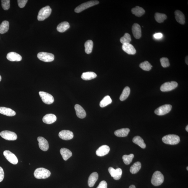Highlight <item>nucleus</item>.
<instances>
[{"label": "nucleus", "instance_id": "f257e3e1", "mask_svg": "<svg viewBox=\"0 0 188 188\" xmlns=\"http://www.w3.org/2000/svg\"><path fill=\"white\" fill-rule=\"evenodd\" d=\"M51 172L49 170L43 168L37 169L34 172V177L38 179H45L50 177Z\"/></svg>", "mask_w": 188, "mask_h": 188}, {"label": "nucleus", "instance_id": "f03ea898", "mask_svg": "<svg viewBox=\"0 0 188 188\" xmlns=\"http://www.w3.org/2000/svg\"><path fill=\"white\" fill-rule=\"evenodd\" d=\"M162 141L164 143L171 145H177L179 143V136L175 135H169L164 136Z\"/></svg>", "mask_w": 188, "mask_h": 188}, {"label": "nucleus", "instance_id": "7ed1b4c3", "mask_svg": "<svg viewBox=\"0 0 188 188\" xmlns=\"http://www.w3.org/2000/svg\"><path fill=\"white\" fill-rule=\"evenodd\" d=\"M164 181V177L161 172L157 171L153 174L151 179V183L154 186L161 185Z\"/></svg>", "mask_w": 188, "mask_h": 188}, {"label": "nucleus", "instance_id": "20e7f679", "mask_svg": "<svg viewBox=\"0 0 188 188\" xmlns=\"http://www.w3.org/2000/svg\"><path fill=\"white\" fill-rule=\"evenodd\" d=\"M52 9L49 6L42 8L40 9L37 16L38 21H42L48 18L51 14Z\"/></svg>", "mask_w": 188, "mask_h": 188}, {"label": "nucleus", "instance_id": "39448f33", "mask_svg": "<svg viewBox=\"0 0 188 188\" xmlns=\"http://www.w3.org/2000/svg\"><path fill=\"white\" fill-rule=\"evenodd\" d=\"M99 3V1H91L87 2L81 4V5L78 6L75 9V11L76 13H79L82 11L85 10L90 7L93 6L98 4Z\"/></svg>", "mask_w": 188, "mask_h": 188}, {"label": "nucleus", "instance_id": "423d86ee", "mask_svg": "<svg viewBox=\"0 0 188 188\" xmlns=\"http://www.w3.org/2000/svg\"><path fill=\"white\" fill-rule=\"evenodd\" d=\"M172 106L171 105L166 104L158 107L154 111L155 114L158 116H162L169 113L171 110Z\"/></svg>", "mask_w": 188, "mask_h": 188}, {"label": "nucleus", "instance_id": "0eeeda50", "mask_svg": "<svg viewBox=\"0 0 188 188\" xmlns=\"http://www.w3.org/2000/svg\"><path fill=\"white\" fill-rule=\"evenodd\" d=\"M38 59L45 62H50L54 60L55 56L52 54L45 52H41L37 54Z\"/></svg>", "mask_w": 188, "mask_h": 188}, {"label": "nucleus", "instance_id": "6e6552de", "mask_svg": "<svg viewBox=\"0 0 188 188\" xmlns=\"http://www.w3.org/2000/svg\"><path fill=\"white\" fill-rule=\"evenodd\" d=\"M39 94L42 101L46 104L50 105L54 101V98L52 95L43 91H40Z\"/></svg>", "mask_w": 188, "mask_h": 188}, {"label": "nucleus", "instance_id": "1a4fd4ad", "mask_svg": "<svg viewBox=\"0 0 188 188\" xmlns=\"http://www.w3.org/2000/svg\"><path fill=\"white\" fill-rule=\"evenodd\" d=\"M177 82L171 81L166 82L161 86L160 90L162 92H168L172 90L177 87Z\"/></svg>", "mask_w": 188, "mask_h": 188}, {"label": "nucleus", "instance_id": "9d476101", "mask_svg": "<svg viewBox=\"0 0 188 188\" xmlns=\"http://www.w3.org/2000/svg\"><path fill=\"white\" fill-rule=\"evenodd\" d=\"M0 136L3 138L7 141H14L17 139V134L14 132L9 131H3L0 133Z\"/></svg>", "mask_w": 188, "mask_h": 188}, {"label": "nucleus", "instance_id": "9b49d317", "mask_svg": "<svg viewBox=\"0 0 188 188\" xmlns=\"http://www.w3.org/2000/svg\"><path fill=\"white\" fill-rule=\"evenodd\" d=\"M3 154L6 159L11 164H18V158L14 154L10 151L6 150L4 151Z\"/></svg>", "mask_w": 188, "mask_h": 188}, {"label": "nucleus", "instance_id": "f8f14e48", "mask_svg": "<svg viewBox=\"0 0 188 188\" xmlns=\"http://www.w3.org/2000/svg\"><path fill=\"white\" fill-rule=\"evenodd\" d=\"M109 174L114 179L116 180H119L122 177V171L120 168L115 169L114 168L110 167L108 168Z\"/></svg>", "mask_w": 188, "mask_h": 188}, {"label": "nucleus", "instance_id": "ddd939ff", "mask_svg": "<svg viewBox=\"0 0 188 188\" xmlns=\"http://www.w3.org/2000/svg\"><path fill=\"white\" fill-rule=\"evenodd\" d=\"M59 136L62 139L68 141L73 138L74 134L70 130H63L59 132Z\"/></svg>", "mask_w": 188, "mask_h": 188}, {"label": "nucleus", "instance_id": "4468645a", "mask_svg": "<svg viewBox=\"0 0 188 188\" xmlns=\"http://www.w3.org/2000/svg\"><path fill=\"white\" fill-rule=\"evenodd\" d=\"M37 140L39 142L38 145L40 149L44 151L48 150L49 144L47 140L43 137H39L37 138Z\"/></svg>", "mask_w": 188, "mask_h": 188}, {"label": "nucleus", "instance_id": "2eb2a0df", "mask_svg": "<svg viewBox=\"0 0 188 188\" xmlns=\"http://www.w3.org/2000/svg\"><path fill=\"white\" fill-rule=\"evenodd\" d=\"M122 50L126 53L130 55L135 54L136 51L133 46L130 43L123 44L122 46Z\"/></svg>", "mask_w": 188, "mask_h": 188}, {"label": "nucleus", "instance_id": "dca6fc26", "mask_svg": "<svg viewBox=\"0 0 188 188\" xmlns=\"http://www.w3.org/2000/svg\"><path fill=\"white\" fill-rule=\"evenodd\" d=\"M132 32L136 39H139L141 36V27L139 24L135 23L132 27Z\"/></svg>", "mask_w": 188, "mask_h": 188}, {"label": "nucleus", "instance_id": "f3484780", "mask_svg": "<svg viewBox=\"0 0 188 188\" xmlns=\"http://www.w3.org/2000/svg\"><path fill=\"white\" fill-rule=\"evenodd\" d=\"M110 149V148L108 146L103 145L99 148L96 151V153L98 156H104L108 154Z\"/></svg>", "mask_w": 188, "mask_h": 188}, {"label": "nucleus", "instance_id": "a211bd4d", "mask_svg": "<svg viewBox=\"0 0 188 188\" xmlns=\"http://www.w3.org/2000/svg\"><path fill=\"white\" fill-rule=\"evenodd\" d=\"M57 119V117L55 115L52 114H47L44 116L43 121L46 124H50L56 121Z\"/></svg>", "mask_w": 188, "mask_h": 188}, {"label": "nucleus", "instance_id": "6ab92c4d", "mask_svg": "<svg viewBox=\"0 0 188 188\" xmlns=\"http://www.w3.org/2000/svg\"><path fill=\"white\" fill-rule=\"evenodd\" d=\"M75 109L76 111L77 116L80 118H83L86 116V113L84 109L79 105L76 104L75 105Z\"/></svg>", "mask_w": 188, "mask_h": 188}, {"label": "nucleus", "instance_id": "aec40b11", "mask_svg": "<svg viewBox=\"0 0 188 188\" xmlns=\"http://www.w3.org/2000/svg\"><path fill=\"white\" fill-rule=\"evenodd\" d=\"M7 59L11 61H20L22 60V57L18 53L11 52L7 54Z\"/></svg>", "mask_w": 188, "mask_h": 188}, {"label": "nucleus", "instance_id": "412c9836", "mask_svg": "<svg viewBox=\"0 0 188 188\" xmlns=\"http://www.w3.org/2000/svg\"><path fill=\"white\" fill-rule=\"evenodd\" d=\"M0 114L8 116H13L16 115V113L11 108L1 107H0Z\"/></svg>", "mask_w": 188, "mask_h": 188}, {"label": "nucleus", "instance_id": "4be33fe9", "mask_svg": "<svg viewBox=\"0 0 188 188\" xmlns=\"http://www.w3.org/2000/svg\"><path fill=\"white\" fill-rule=\"evenodd\" d=\"M98 178V174L97 172H94L90 176L88 179V184L90 187H93L95 185Z\"/></svg>", "mask_w": 188, "mask_h": 188}, {"label": "nucleus", "instance_id": "5701e85b", "mask_svg": "<svg viewBox=\"0 0 188 188\" xmlns=\"http://www.w3.org/2000/svg\"><path fill=\"white\" fill-rule=\"evenodd\" d=\"M174 14H175V19L177 22L182 24H185V16L181 11L176 10L174 12Z\"/></svg>", "mask_w": 188, "mask_h": 188}, {"label": "nucleus", "instance_id": "b1692460", "mask_svg": "<svg viewBox=\"0 0 188 188\" xmlns=\"http://www.w3.org/2000/svg\"><path fill=\"white\" fill-rule=\"evenodd\" d=\"M130 131L129 128H123L116 130L114 132V134L115 135L118 137H126L128 135Z\"/></svg>", "mask_w": 188, "mask_h": 188}, {"label": "nucleus", "instance_id": "393cba45", "mask_svg": "<svg viewBox=\"0 0 188 188\" xmlns=\"http://www.w3.org/2000/svg\"><path fill=\"white\" fill-rule=\"evenodd\" d=\"M60 154L63 159L65 161H67L72 156V153L69 149L63 148L60 150Z\"/></svg>", "mask_w": 188, "mask_h": 188}, {"label": "nucleus", "instance_id": "a878e982", "mask_svg": "<svg viewBox=\"0 0 188 188\" xmlns=\"http://www.w3.org/2000/svg\"><path fill=\"white\" fill-rule=\"evenodd\" d=\"M97 74L93 72H87L83 73L81 78L84 80H93L96 77Z\"/></svg>", "mask_w": 188, "mask_h": 188}, {"label": "nucleus", "instance_id": "bb28decb", "mask_svg": "<svg viewBox=\"0 0 188 188\" xmlns=\"http://www.w3.org/2000/svg\"><path fill=\"white\" fill-rule=\"evenodd\" d=\"M70 28L69 23L66 22H64L60 23L57 27V31L60 32H64Z\"/></svg>", "mask_w": 188, "mask_h": 188}, {"label": "nucleus", "instance_id": "cd10ccee", "mask_svg": "<svg viewBox=\"0 0 188 188\" xmlns=\"http://www.w3.org/2000/svg\"><path fill=\"white\" fill-rule=\"evenodd\" d=\"M132 141L134 143L139 146L142 149H145L146 147L144 140L139 136H136L133 138Z\"/></svg>", "mask_w": 188, "mask_h": 188}, {"label": "nucleus", "instance_id": "c85d7f7f", "mask_svg": "<svg viewBox=\"0 0 188 188\" xmlns=\"http://www.w3.org/2000/svg\"><path fill=\"white\" fill-rule=\"evenodd\" d=\"M131 11L132 14L137 17H141L145 14V11L143 8L139 6H136L132 9Z\"/></svg>", "mask_w": 188, "mask_h": 188}, {"label": "nucleus", "instance_id": "c756f323", "mask_svg": "<svg viewBox=\"0 0 188 188\" xmlns=\"http://www.w3.org/2000/svg\"><path fill=\"white\" fill-rule=\"evenodd\" d=\"M141 164L139 162L134 163L130 168V172L132 174H135L138 172L141 168Z\"/></svg>", "mask_w": 188, "mask_h": 188}, {"label": "nucleus", "instance_id": "7c9ffc66", "mask_svg": "<svg viewBox=\"0 0 188 188\" xmlns=\"http://www.w3.org/2000/svg\"><path fill=\"white\" fill-rule=\"evenodd\" d=\"M9 22L7 21H4L0 24V34H4L9 29Z\"/></svg>", "mask_w": 188, "mask_h": 188}, {"label": "nucleus", "instance_id": "2f4dec72", "mask_svg": "<svg viewBox=\"0 0 188 188\" xmlns=\"http://www.w3.org/2000/svg\"><path fill=\"white\" fill-rule=\"evenodd\" d=\"M93 42L91 40H88L85 43V52L87 54H90L93 50Z\"/></svg>", "mask_w": 188, "mask_h": 188}, {"label": "nucleus", "instance_id": "473e14b6", "mask_svg": "<svg viewBox=\"0 0 188 188\" xmlns=\"http://www.w3.org/2000/svg\"><path fill=\"white\" fill-rule=\"evenodd\" d=\"M130 93V89L129 87H126L124 88L122 93L121 95L120 99L121 101H123L127 98Z\"/></svg>", "mask_w": 188, "mask_h": 188}, {"label": "nucleus", "instance_id": "72a5a7b5", "mask_svg": "<svg viewBox=\"0 0 188 188\" xmlns=\"http://www.w3.org/2000/svg\"><path fill=\"white\" fill-rule=\"evenodd\" d=\"M112 103V100L109 95L105 96L100 103V106L102 108Z\"/></svg>", "mask_w": 188, "mask_h": 188}, {"label": "nucleus", "instance_id": "f704fd0d", "mask_svg": "<svg viewBox=\"0 0 188 188\" xmlns=\"http://www.w3.org/2000/svg\"><path fill=\"white\" fill-rule=\"evenodd\" d=\"M167 18L165 14L159 13H156L155 15V19L156 22L159 23H162Z\"/></svg>", "mask_w": 188, "mask_h": 188}, {"label": "nucleus", "instance_id": "c9c22d12", "mask_svg": "<svg viewBox=\"0 0 188 188\" xmlns=\"http://www.w3.org/2000/svg\"><path fill=\"white\" fill-rule=\"evenodd\" d=\"M139 67L143 70L149 71L151 70L153 66H151L149 61H146L144 62H141L139 65Z\"/></svg>", "mask_w": 188, "mask_h": 188}, {"label": "nucleus", "instance_id": "e433bc0d", "mask_svg": "<svg viewBox=\"0 0 188 188\" xmlns=\"http://www.w3.org/2000/svg\"><path fill=\"white\" fill-rule=\"evenodd\" d=\"M134 157V155L131 154L129 155H125L122 157L123 160L124 164L126 165L131 164Z\"/></svg>", "mask_w": 188, "mask_h": 188}, {"label": "nucleus", "instance_id": "4c0bfd02", "mask_svg": "<svg viewBox=\"0 0 188 188\" xmlns=\"http://www.w3.org/2000/svg\"><path fill=\"white\" fill-rule=\"evenodd\" d=\"M120 41L123 44H124L130 43L131 41V36L129 34L126 33L125 34L123 37L121 38Z\"/></svg>", "mask_w": 188, "mask_h": 188}, {"label": "nucleus", "instance_id": "58836bf2", "mask_svg": "<svg viewBox=\"0 0 188 188\" xmlns=\"http://www.w3.org/2000/svg\"><path fill=\"white\" fill-rule=\"evenodd\" d=\"M161 65L164 68L167 67L169 66L170 64L169 59L167 57H163L160 60Z\"/></svg>", "mask_w": 188, "mask_h": 188}, {"label": "nucleus", "instance_id": "ea45409f", "mask_svg": "<svg viewBox=\"0 0 188 188\" xmlns=\"http://www.w3.org/2000/svg\"><path fill=\"white\" fill-rule=\"evenodd\" d=\"M1 5L3 9L5 10H7L10 7V1L9 0H2Z\"/></svg>", "mask_w": 188, "mask_h": 188}, {"label": "nucleus", "instance_id": "a19ab883", "mask_svg": "<svg viewBox=\"0 0 188 188\" xmlns=\"http://www.w3.org/2000/svg\"><path fill=\"white\" fill-rule=\"evenodd\" d=\"M27 1V0H18V3L19 6L21 8H24L25 6Z\"/></svg>", "mask_w": 188, "mask_h": 188}, {"label": "nucleus", "instance_id": "79ce46f5", "mask_svg": "<svg viewBox=\"0 0 188 188\" xmlns=\"http://www.w3.org/2000/svg\"><path fill=\"white\" fill-rule=\"evenodd\" d=\"M97 188H107V184L105 181H102Z\"/></svg>", "mask_w": 188, "mask_h": 188}, {"label": "nucleus", "instance_id": "37998d69", "mask_svg": "<svg viewBox=\"0 0 188 188\" xmlns=\"http://www.w3.org/2000/svg\"><path fill=\"white\" fill-rule=\"evenodd\" d=\"M4 177V172L3 169L0 166V182L3 181Z\"/></svg>", "mask_w": 188, "mask_h": 188}, {"label": "nucleus", "instance_id": "c03bdc74", "mask_svg": "<svg viewBox=\"0 0 188 188\" xmlns=\"http://www.w3.org/2000/svg\"><path fill=\"white\" fill-rule=\"evenodd\" d=\"M155 39H159L161 38L163 36V34L161 33H156L153 35Z\"/></svg>", "mask_w": 188, "mask_h": 188}, {"label": "nucleus", "instance_id": "a18cd8bd", "mask_svg": "<svg viewBox=\"0 0 188 188\" xmlns=\"http://www.w3.org/2000/svg\"><path fill=\"white\" fill-rule=\"evenodd\" d=\"M185 62L186 63V64H187V65H188V56L186 57V58H185Z\"/></svg>", "mask_w": 188, "mask_h": 188}, {"label": "nucleus", "instance_id": "49530a36", "mask_svg": "<svg viewBox=\"0 0 188 188\" xmlns=\"http://www.w3.org/2000/svg\"><path fill=\"white\" fill-rule=\"evenodd\" d=\"M129 188H136V187L134 185H131L130 186Z\"/></svg>", "mask_w": 188, "mask_h": 188}, {"label": "nucleus", "instance_id": "de8ad7c7", "mask_svg": "<svg viewBox=\"0 0 188 188\" xmlns=\"http://www.w3.org/2000/svg\"><path fill=\"white\" fill-rule=\"evenodd\" d=\"M186 130L187 132H188V126L187 125L186 127Z\"/></svg>", "mask_w": 188, "mask_h": 188}, {"label": "nucleus", "instance_id": "09e8293b", "mask_svg": "<svg viewBox=\"0 0 188 188\" xmlns=\"http://www.w3.org/2000/svg\"><path fill=\"white\" fill-rule=\"evenodd\" d=\"M1 75H0V82L1 81Z\"/></svg>", "mask_w": 188, "mask_h": 188}, {"label": "nucleus", "instance_id": "8fccbe9b", "mask_svg": "<svg viewBox=\"0 0 188 188\" xmlns=\"http://www.w3.org/2000/svg\"><path fill=\"white\" fill-rule=\"evenodd\" d=\"M188 167L187 166V170H188Z\"/></svg>", "mask_w": 188, "mask_h": 188}]
</instances>
